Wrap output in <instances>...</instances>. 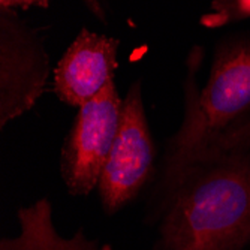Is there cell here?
<instances>
[{
  "mask_svg": "<svg viewBox=\"0 0 250 250\" xmlns=\"http://www.w3.org/2000/svg\"><path fill=\"white\" fill-rule=\"evenodd\" d=\"M154 250H250V120L162 178Z\"/></svg>",
  "mask_w": 250,
  "mask_h": 250,
  "instance_id": "6da1fadb",
  "label": "cell"
},
{
  "mask_svg": "<svg viewBox=\"0 0 250 250\" xmlns=\"http://www.w3.org/2000/svg\"><path fill=\"white\" fill-rule=\"evenodd\" d=\"M201 62L202 48L195 47L188 59L183 120L167 144L162 178L219 136L250 120V35L219 45L202 88L198 84Z\"/></svg>",
  "mask_w": 250,
  "mask_h": 250,
  "instance_id": "7a4b0ae2",
  "label": "cell"
},
{
  "mask_svg": "<svg viewBox=\"0 0 250 250\" xmlns=\"http://www.w3.org/2000/svg\"><path fill=\"white\" fill-rule=\"evenodd\" d=\"M123 99L116 81L78 108L62 150V174L72 195H88L98 185L120 129Z\"/></svg>",
  "mask_w": 250,
  "mask_h": 250,
  "instance_id": "3957f363",
  "label": "cell"
},
{
  "mask_svg": "<svg viewBox=\"0 0 250 250\" xmlns=\"http://www.w3.org/2000/svg\"><path fill=\"white\" fill-rule=\"evenodd\" d=\"M154 156L143 85L135 81L123 99L120 129L98 185L106 213L119 211L140 193L153 172Z\"/></svg>",
  "mask_w": 250,
  "mask_h": 250,
  "instance_id": "277c9868",
  "label": "cell"
},
{
  "mask_svg": "<svg viewBox=\"0 0 250 250\" xmlns=\"http://www.w3.org/2000/svg\"><path fill=\"white\" fill-rule=\"evenodd\" d=\"M0 129H5L41 98L48 78V57L36 36L11 11L0 9Z\"/></svg>",
  "mask_w": 250,
  "mask_h": 250,
  "instance_id": "5b68a950",
  "label": "cell"
},
{
  "mask_svg": "<svg viewBox=\"0 0 250 250\" xmlns=\"http://www.w3.org/2000/svg\"><path fill=\"white\" fill-rule=\"evenodd\" d=\"M120 42L83 29L54 71V93L71 105L81 106L114 80Z\"/></svg>",
  "mask_w": 250,
  "mask_h": 250,
  "instance_id": "8992f818",
  "label": "cell"
},
{
  "mask_svg": "<svg viewBox=\"0 0 250 250\" xmlns=\"http://www.w3.org/2000/svg\"><path fill=\"white\" fill-rule=\"evenodd\" d=\"M20 232L17 237L5 238L0 250H114L87 240L83 231L72 238H63L54 228L51 204L47 198L18 210Z\"/></svg>",
  "mask_w": 250,
  "mask_h": 250,
  "instance_id": "52a82bcc",
  "label": "cell"
},
{
  "mask_svg": "<svg viewBox=\"0 0 250 250\" xmlns=\"http://www.w3.org/2000/svg\"><path fill=\"white\" fill-rule=\"evenodd\" d=\"M250 18V0H213L210 12L199 20L201 26L219 29Z\"/></svg>",
  "mask_w": 250,
  "mask_h": 250,
  "instance_id": "ba28073f",
  "label": "cell"
},
{
  "mask_svg": "<svg viewBox=\"0 0 250 250\" xmlns=\"http://www.w3.org/2000/svg\"><path fill=\"white\" fill-rule=\"evenodd\" d=\"M50 0H0V9H8L11 11L12 8H29L33 5H38L41 8H47Z\"/></svg>",
  "mask_w": 250,
  "mask_h": 250,
  "instance_id": "9c48e42d",
  "label": "cell"
},
{
  "mask_svg": "<svg viewBox=\"0 0 250 250\" xmlns=\"http://www.w3.org/2000/svg\"><path fill=\"white\" fill-rule=\"evenodd\" d=\"M84 3L90 8V11H92L99 20H105V14L102 11V6H101V2L99 0H84Z\"/></svg>",
  "mask_w": 250,
  "mask_h": 250,
  "instance_id": "30bf717a",
  "label": "cell"
}]
</instances>
